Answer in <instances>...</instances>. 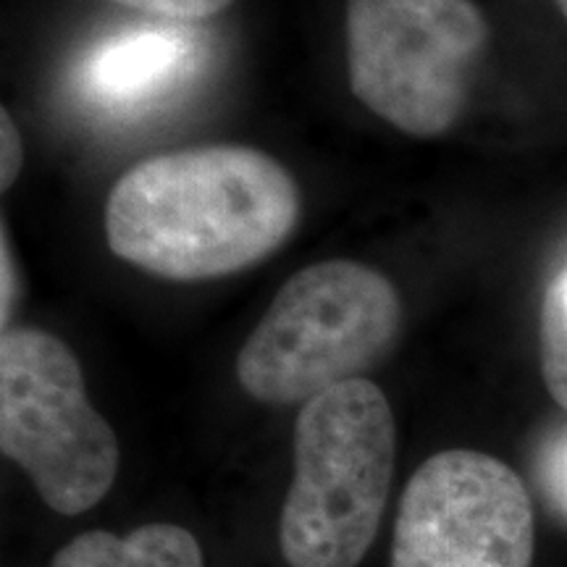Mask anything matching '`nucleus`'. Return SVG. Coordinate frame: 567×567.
<instances>
[{"label":"nucleus","mask_w":567,"mask_h":567,"mask_svg":"<svg viewBox=\"0 0 567 567\" xmlns=\"http://www.w3.org/2000/svg\"><path fill=\"white\" fill-rule=\"evenodd\" d=\"M48 567H205L203 549L187 528L147 523L126 536L87 530L71 538Z\"/></svg>","instance_id":"nucleus-8"},{"label":"nucleus","mask_w":567,"mask_h":567,"mask_svg":"<svg viewBox=\"0 0 567 567\" xmlns=\"http://www.w3.org/2000/svg\"><path fill=\"white\" fill-rule=\"evenodd\" d=\"M538 352L549 394L567 410V266L555 276L538 313Z\"/></svg>","instance_id":"nucleus-9"},{"label":"nucleus","mask_w":567,"mask_h":567,"mask_svg":"<svg viewBox=\"0 0 567 567\" xmlns=\"http://www.w3.org/2000/svg\"><path fill=\"white\" fill-rule=\"evenodd\" d=\"M534 505L513 467L473 450L429 457L402 492L392 567H530Z\"/></svg>","instance_id":"nucleus-6"},{"label":"nucleus","mask_w":567,"mask_h":567,"mask_svg":"<svg viewBox=\"0 0 567 567\" xmlns=\"http://www.w3.org/2000/svg\"><path fill=\"white\" fill-rule=\"evenodd\" d=\"M17 268L11 260V245L9 234L3 229V331L9 329V316L13 310V300H17Z\"/></svg>","instance_id":"nucleus-13"},{"label":"nucleus","mask_w":567,"mask_h":567,"mask_svg":"<svg viewBox=\"0 0 567 567\" xmlns=\"http://www.w3.org/2000/svg\"><path fill=\"white\" fill-rule=\"evenodd\" d=\"M555 3H557V9L563 11V17L567 19V0H555Z\"/></svg>","instance_id":"nucleus-14"},{"label":"nucleus","mask_w":567,"mask_h":567,"mask_svg":"<svg viewBox=\"0 0 567 567\" xmlns=\"http://www.w3.org/2000/svg\"><path fill=\"white\" fill-rule=\"evenodd\" d=\"M396 429L373 381L354 379L305 402L295 478L279 542L289 567H358L379 534L394 473Z\"/></svg>","instance_id":"nucleus-2"},{"label":"nucleus","mask_w":567,"mask_h":567,"mask_svg":"<svg viewBox=\"0 0 567 567\" xmlns=\"http://www.w3.org/2000/svg\"><path fill=\"white\" fill-rule=\"evenodd\" d=\"M3 140H0V145H3V174H0V182H3V189H9L13 182H17V176L21 172V166H24V142H21V134L17 130V122L11 118V113L3 109Z\"/></svg>","instance_id":"nucleus-12"},{"label":"nucleus","mask_w":567,"mask_h":567,"mask_svg":"<svg viewBox=\"0 0 567 567\" xmlns=\"http://www.w3.org/2000/svg\"><path fill=\"white\" fill-rule=\"evenodd\" d=\"M126 9L153 13V17L172 21H197L208 19L213 13L229 9L231 0H113Z\"/></svg>","instance_id":"nucleus-11"},{"label":"nucleus","mask_w":567,"mask_h":567,"mask_svg":"<svg viewBox=\"0 0 567 567\" xmlns=\"http://www.w3.org/2000/svg\"><path fill=\"white\" fill-rule=\"evenodd\" d=\"M347 71L365 109L413 137L457 122L488 42L473 0H347Z\"/></svg>","instance_id":"nucleus-4"},{"label":"nucleus","mask_w":567,"mask_h":567,"mask_svg":"<svg viewBox=\"0 0 567 567\" xmlns=\"http://www.w3.org/2000/svg\"><path fill=\"white\" fill-rule=\"evenodd\" d=\"M200 55L193 30L134 27L92 48L80 69V87L103 109L134 113L179 90L200 66Z\"/></svg>","instance_id":"nucleus-7"},{"label":"nucleus","mask_w":567,"mask_h":567,"mask_svg":"<svg viewBox=\"0 0 567 567\" xmlns=\"http://www.w3.org/2000/svg\"><path fill=\"white\" fill-rule=\"evenodd\" d=\"M402 326L394 284L371 266L326 260L276 292L237 358L252 400L295 405L363 379L392 350Z\"/></svg>","instance_id":"nucleus-3"},{"label":"nucleus","mask_w":567,"mask_h":567,"mask_svg":"<svg viewBox=\"0 0 567 567\" xmlns=\"http://www.w3.org/2000/svg\"><path fill=\"white\" fill-rule=\"evenodd\" d=\"M300 221V189L271 155L208 145L155 155L113 184V255L174 281L218 279L268 258Z\"/></svg>","instance_id":"nucleus-1"},{"label":"nucleus","mask_w":567,"mask_h":567,"mask_svg":"<svg viewBox=\"0 0 567 567\" xmlns=\"http://www.w3.org/2000/svg\"><path fill=\"white\" fill-rule=\"evenodd\" d=\"M0 446L61 515L87 513L116 481L118 439L92 408L74 352L42 329L0 339Z\"/></svg>","instance_id":"nucleus-5"},{"label":"nucleus","mask_w":567,"mask_h":567,"mask_svg":"<svg viewBox=\"0 0 567 567\" xmlns=\"http://www.w3.org/2000/svg\"><path fill=\"white\" fill-rule=\"evenodd\" d=\"M538 476H542L551 507L567 517V425L544 444Z\"/></svg>","instance_id":"nucleus-10"}]
</instances>
